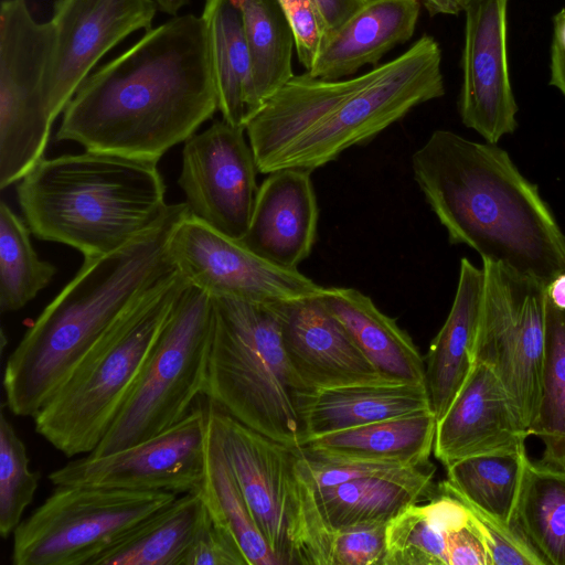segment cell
<instances>
[{
    "instance_id": "23",
    "label": "cell",
    "mask_w": 565,
    "mask_h": 565,
    "mask_svg": "<svg viewBox=\"0 0 565 565\" xmlns=\"http://www.w3.org/2000/svg\"><path fill=\"white\" fill-rule=\"evenodd\" d=\"M430 462L317 489L322 515L335 532L388 524L409 507L438 494Z\"/></svg>"
},
{
    "instance_id": "10",
    "label": "cell",
    "mask_w": 565,
    "mask_h": 565,
    "mask_svg": "<svg viewBox=\"0 0 565 565\" xmlns=\"http://www.w3.org/2000/svg\"><path fill=\"white\" fill-rule=\"evenodd\" d=\"M178 495L89 486H55L13 532V565H90L138 523Z\"/></svg>"
},
{
    "instance_id": "30",
    "label": "cell",
    "mask_w": 565,
    "mask_h": 565,
    "mask_svg": "<svg viewBox=\"0 0 565 565\" xmlns=\"http://www.w3.org/2000/svg\"><path fill=\"white\" fill-rule=\"evenodd\" d=\"M527 460L525 449L468 457L446 468L447 479L438 488L505 525H515Z\"/></svg>"
},
{
    "instance_id": "44",
    "label": "cell",
    "mask_w": 565,
    "mask_h": 565,
    "mask_svg": "<svg viewBox=\"0 0 565 565\" xmlns=\"http://www.w3.org/2000/svg\"><path fill=\"white\" fill-rule=\"evenodd\" d=\"M430 15L457 14L462 11L459 0H422Z\"/></svg>"
},
{
    "instance_id": "21",
    "label": "cell",
    "mask_w": 565,
    "mask_h": 565,
    "mask_svg": "<svg viewBox=\"0 0 565 565\" xmlns=\"http://www.w3.org/2000/svg\"><path fill=\"white\" fill-rule=\"evenodd\" d=\"M296 405L303 443L374 422L433 411L426 384L399 382L297 392Z\"/></svg>"
},
{
    "instance_id": "29",
    "label": "cell",
    "mask_w": 565,
    "mask_h": 565,
    "mask_svg": "<svg viewBox=\"0 0 565 565\" xmlns=\"http://www.w3.org/2000/svg\"><path fill=\"white\" fill-rule=\"evenodd\" d=\"M470 514L465 502L440 490L409 507L387 524L384 565H448V537Z\"/></svg>"
},
{
    "instance_id": "31",
    "label": "cell",
    "mask_w": 565,
    "mask_h": 565,
    "mask_svg": "<svg viewBox=\"0 0 565 565\" xmlns=\"http://www.w3.org/2000/svg\"><path fill=\"white\" fill-rule=\"evenodd\" d=\"M514 524L544 565H565V467L526 461Z\"/></svg>"
},
{
    "instance_id": "19",
    "label": "cell",
    "mask_w": 565,
    "mask_h": 565,
    "mask_svg": "<svg viewBox=\"0 0 565 565\" xmlns=\"http://www.w3.org/2000/svg\"><path fill=\"white\" fill-rule=\"evenodd\" d=\"M530 436L505 386L475 361L463 385L437 422L434 455L447 468L461 459L525 449Z\"/></svg>"
},
{
    "instance_id": "42",
    "label": "cell",
    "mask_w": 565,
    "mask_h": 565,
    "mask_svg": "<svg viewBox=\"0 0 565 565\" xmlns=\"http://www.w3.org/2000/svg\"><path fill=\"white\" fill-rule=\"evenodd\" d=\"M550 84L555 86L565 96V49L555 42L551 49V79Z\"/></svg>"
},
{
    "instance_id": "38",
    "label": "cell",
    "mask_w": 565,
    "mask_h": 565,
    "mask_svg": "<svg viewBox=\"0 0 565 565\" xmlns=\"http://www.w3.org/2000/svg\"><path fill=\"white\" fill-rule=\"evenodd\" d=\"M207 510V509H206ZM184 565H248L237 542L207 511Z\"/></svg>"
},
{
    "instance_id": "40",
    "label": "cell",
    "mask_w": 565,
    "mask_h": 565,
    "mask_svg": "<svg viewBox=\"0 0 565 565\" xmlns=\"http://www.w3.org/2000/svg\"><path fill=\"white\" fill-rule=\"evenodd\" d=\"M470 513L469 520L451 531L448 537V565H490L482 535L471 510Z\"/></svg>"
},
{
    "instance_id": "45",
    "label": "cell",
    "mask_w": 565,
    "mask_h": 565,
    "mask_svg": "<svg viewBox=\"0 0 565 565\" xmlns=\"http://www.w3.org/2000/svg\"><path fill=\"white\" fill-rule=\"evenodd\" d=\"M553 42L565 49V9L561 10L554 17V39Z\"/></svg>"
},
{
    "instance_id": "7",
    "label": "cell",
    "mask_w": 565,
    "mask_h": 565,
    "mask_svg": "<svg viewBox=\"0 0 565 565\" xmlns=\"http://www.w3.org/2000/svg\"><path fill=\"white\" fill-rule=\"evenodd\" d=\"M205 396L248 427L292 447L303 443L297 386L276 303L212 297Z\"/></svg>"
},
{
    "instance_id": "35",
    "label": "cell",
    "mask_w": 565,
    "mask_h": 565,
    "mask_svg": "<svg viewBox=\"0 0 565 565\" xmlns=\"http://www.w3.org/2000/svg\"><path fill=\"white\" fill-rule=\"evenodd\" d=\"M31 231L4 200L0 203V310L13 312L25 307L57 273L42 260L31 243Z\"/></svg>"
},
{
    "instance_id": "26",
    "label": "cell",
    "mask_w": 565,
    "mask_h": 565,
    "mask_svg": "<svg viewBox=\"0 0 565 565\" xmlns=\"http://www.w3.org/2000/svg\"><path fill=\"white\" fill-rule=\"evenodd\" d=\"M436 427L427 411L318 436L299 448L312 456L417 467L429 462Z\"/></svg>"
},
{
    "instance_id": "8",
    "label": "cell",
    "mask_w": 565,
    "mask_h": 565,
    "mask_svg": "<svg viewBox=\"0 0 565 565\" xmlns=\"http://www.w3.org/2000/svg\"><path fill=\"white\" fill-rule=\"evenodd\" d=\"M207 423L279 565H331L333 531L300 448L273 439L209 401Z\"/></svg>"
},
{
    "instance_id": "13",
    "label": "cell",
    "mask_w": 565,
    "mask_h": 565,
    "mask_svg": "<svg viewBox=\"0 0 565 565\" xmlns=\"http://www.w3.org/2000/svg\"><path fill=\"white\" fill-rule=\"evenodd\" d=\"M207 409L192 407L179 423L127 448L70 460L49 473L54 486L74 484L177 495L199 491L205 471Z\"/></svg>"
},
{
    "instance_id": "41",
    "label": "cell",
    "mask_w": 565,
    "mask_h": 565,
    "mask_svg": "<svg viewBox=\"0 0 565 565\" xmlns=\"http://www.w3.org/2000/svg\"><path fill=\"white\" fill-rule=\"evenodd\" d=\"M369 0H313L326 29V36L343 24Z\"/></svg>"
},
{
    "instance_id": "33",
    "label": "cell",
    "mask_w": 565,
    "mask_h": 565,
    "mask_svg": "<svg viewBox=\"0 0 565 565\" xmlns=\"http://www.w3.org/2000/svg\"><path fill=\"white\" fill-rule=\"evenodd\" d=\"M200 491L207 511L230 531L248 565H279L252 516L209 423L205 471Z\"/></svg>"
},
{
    "instance_id": "34",
    "label": "cell",
    "mask_w": 565,
    "mask_h": 565,
    "mask_svg": "<svg viewBox=\"0 0 565 565\" xmlns=\"http://www.w3.org/2000/svg\"><path fill=\"white\" fill-rule=\"evenodd\" d=\"M530 435L544 445L541 461L565 467V310L547 297L540 403Z\"/></svg>"
},
{
    "instance_id": "32",
    "label": "cell",
    "mask_w": 565,
    "mask_h": 565,
    "mask_svg": "<svg viewBox=\"0 0 565 565\" xmlns=\"http://www.w3.org/2000/svg\"><path fill=\"white\" fill-rule=\"evenodd\" d=\"M234 1L242 13L249 50L253 102L257 114L295 75V35L278 0Z\"/></svg>"
},
{
    "instance_id": "15",
    "label": "cell",
    "mask_w": 565,
    "mask_h": 565,
    "mask_svg": "<svg viewBox=\"0 0 565 565\" xmlns=\"http://www.w3.org/2000/svg\"><path fill=\"white\" fill-rule=\"evenodd\" d=\"M175 268L211 297L278 303L321 296L326 287L276 266L201 221L183 218L170 241Z\"/></svg>"
},
{
    "instance_id": "14",
    "label": "cell",
    "mask_w": 565,
    "mask_h": 565,
    "mask_svg": "<svg viewBox=\"0 0 565 565\" xmlns=\"http://www.w3.org/2000/svg\"><path fill=\"white\" fill-rule=\"evenodd\" d=\"M244 131L222 119L192 135L178 179L190 216L235 241L247 232L259 188Z\"/></svg>"
},
{
    "instance_id": "39",
    "label": "cell",
    "mask_w": 565,
    "mask_h": 565,
    "mask_svg": "<svg viewBox=\"0 0 565 565\" xmlns=\"http://www.w3.org/2000/svg\"><path fill=\"white\" fill-rule=\"evenodd\" d=\"M292 29L296 52L308 72L323 44L326 29L313 0H278Z\"/></svg>"
},
{
    "instance_id": "16",
    "label": "cell",
    "mask_w": 565,
    "mask_h": 565,
    "mask_svg": "<svg viewBox=\"0 0 565 565\" xmlns=\"http://www.w3.org/2000/svg\"><path fill=\"white\" fill-rule=\"evenodd\" d=\"M153 0H56L45 99L53 121L97 63L131 33L151 29Z\"/></svg>"
},
{
    "instance_id": "4",
    "label": "cell",
    "mask_w": 565,
    "mask_h": 565,
    "mask_svg": "<svg viewBox=\"0 0 565 565\" xmlns=\"http://www.w3.org/2000/svg\"><path fill=\"white\" fill-rule=\"evenodd\" d=\"M189 215L185 202L124 247L84 263L43 309L7 360L4 405L34 417L110 326L175 270L170 241Z\"/></svg>"
},
{
    "instance_id": "24",
    "label": "cell",
    "mask_w": 565,
    "mask_h": 565,
    "mask_svg": "<svg viewBox=\"0 0 565 565\" xmlns=\"http://www.w3.org/2000/svg\"><path fill=\"white\" fill-rule=\"evenodd\" d=\"M483 270L462 257L448 317L426 356L425 384L437 422L445 415L475 363Z\"/></svg>"
},
{
    "instance_id": "3",
    "label": "cell",
    "mask_w": 565,
    "mask_h": 565,
    "mask_svg": "<svg viewBox=\"0 0 565 565\" xmlns=\"http://www.w3.org/2000/svg\"><path fill=\"white\" fill-rule=\"evenodd\" d=\"M412 169L451 244L545 284L565 273L564 232L536 184L497 143L435 130L413 153Z\"/></svg>"
},
{
    "instance_id": "5",
    "label": "cell",
    "mask_w": 565,
    "mask_h": 565,
    "mask_svg": "<svg viewBox=\"0 0 565 565\" xmlns=\"http://www.w3.org/2000/svg\"><path fill=\"white\" fill-rule=\"evenodd\" d=\"M157 163L92 150L43 158L18 182L17 200L38 239L99 257L166 216L170 204Z\"/></svg>"
},
{
    "instance_id": "2",
    "label": "cell",
    "mask_w": 565,
    "mask_h": 565,
    "mask_svg": "<svg viewBox=\"0 0 565 565\" xmlns=\"http://www.w3.org/2000/svg\"><path fill=\"white\" fill-rule=\"evenodd\" d=\"M444 94L439 44L423 35L397 57L355 77L294 75L245 130L258 172H311Z\"/></svg>"
},
{
    "instance_id": "27",
    "label": "cell",
    "mask_w": 565,
    "mask_h": 565,
    "mask_svg": "<svg viewBox=\"0 0 565 565\" xmlns=\"http://www.w3.org/2000/svg\"><path fill=\"white\" fill-rule=\"evenodd\" d=\"M206 513L200 490L179 494L108 546L90 565H184Z\"/></svg>"
},
{
    "instance_id": "36",
    "label": "cell",
    "mask_w": 565,
    "mask_h": 565,
    "mask_svg": "<svg viewBox=\"0 0 565 565\" xmlns=\"http://www.w3.org/2000/svg\"><path fill=\"white\" fill-rule=\"evenodd\" d=\"M3 406L0 415V534L7 539L32 503L41 475L30 469L26 447Z\"/></svg>"
},
{
    "instance_id": "28",
    "label": "cell",
    "mask_w": 565,
    "mask_h": 565,
    "mask_svg": "<svg viewBox=\"0 0 565 565\" xmlns=\"http://www.w3.org/2000/svg\"><path fill=\"white\" fill-rule=\"evenodd\" d=\"M209 54L218 110L228 124L246 128L256 115L252 62L242 13L234 0H205Z\"/></svg>"
},
{
    "instance_id": "12",
    "label": "cell",
    "mask_w": 565,
    "mask_h": 565,
    "mask_svg": "<svg viewBox=\"0 0 565 565\" xmlns=\"http://www.w3.org/2000/svg\"><path fill=\"white\" fill-rule=\"evenodd\" d=\"M53 29L25 0L0 6V189L18 183L43 158L53 120L45 78Z\"/></svg>"
},
{
    "instance_id": "22",
    "label": "cell",
    "mask_w": 565,
    "mask_h": 565,
    "mask_svg": "<svg viewBox=\"0 0 565 565\" xmlns=\"http://www.w3.org/2000/svg\"><path fill=\"white\" fill-rule=\"evenodd\" d=\"M420 13L419 0H369L330 32L308 73L340 79L376 64L390 50L408 41Z\"/></svg>"
},
{
    "instance_id": "11",
    "label": "cell",
    "mask_w": 565,
    "mask_h": 565,
    "mask_svg": "<svg viewBox=\"0 0 565 565\" xmlns=\"http://www.w3.org/2000/svg\"><path fill=\"white\" fill-rule=\"evenodd\" d=\"M482 270L475 361L492 367L530 434L540 403L547 284L486 258Z\"/></svg>"
},
{
    "instance_id": "46",
    "label": "cell",
    "mask_w": 565,
    "mask_h": 565,
    "mask_svg": "<svg viewBox=\"0 0 565 565\" xmlns=\"http://www.w3.org/2000/svg\"><path fill=\"white\" fill-rule=\"evenodd\" d=\"M160 11L177 15L182 7L189 3L190 0H154Z\"/></svg>"
},
{
    "instance_id": "37",
    "label": "cell",
    "mask_w": 565,
    "mask_h": 565,
    "mask_svg": "<svg viewBox=\"0 0 565 565\" xmlns=\"http://www.w3.org/2000/svg\"><path fill=\"white\" fill-rule=\"evenodd\" d=\"M387 524L333 532L331 565H384Z\"/></svg>"
},
{
    "instance_id": "1",
    "label": "cell",
    "mask_w": 565,
    "mask_h": 565,
    "mask_svg": "<svg viewBox=\"0 0 565 565\" xmlns=\"http://www.w3.org/2000/svg\"><path fill=\"white\" fill-rule=\"evenodd\" d=\"M216 110L205 22L174 15L85 78L55 139L158 162Z\"/></svg>"
},
{
    "instance_id": "25",
    "label": "cell",
    "mask_w": 565,
    "mask_h": 565,
    "mask_svg": "<svg viewBox=\"0 0 565 565\" xmlns=\"http://www.w3.org/2000/svg\"><path fill=\"white\" fill-rule=\"evenodd\" d=\"M321 298L382 376L425 384V360L412 338L369 296L354 288L326 287Z\"/></svg>"
},
{
    "instance_id": "17",
    "label": "cell",
    "mask_w": 565,
    "mask_h": 565,
    "mask_svg": "<svg viewBox=\"0 0 565 565\" xmlns=\"http://www.w3.org/2000/svg\"><path fill=\"white\" fill-rule=\"evenodd\" d=\"M509 0H472L463 10L459 114L462 124L497 143L518 127L507 58Z\"/></svg>"
},
{
    "instance_id": "6",
    "label": "cell",
    "mask_w": 565,
    "mask_h": 565,
    "mask_svg": "<svg viewBox=\"0 0 565 565\" xmlns=\"http://www.w3.org/2000/svg\"><path fill=\"white\" fill-rule=\"evenodd\" d=\"M188 285L175 268L129 307L34 415L36 433L68 458L92 452L132 393Z\"/></svg>"
},
{
    "instance_id": "9",
    "label": "cell",
    "mask_w": 565,
    "mask_h": 565,
    "mask_svg": "<svg viewBox=\"0 0 565 565\" xmlns=\"http://www.w3.org/2000/svg\"><path fill=\"white\" fill-rule=\"evenodd\" d=\"M212 329V297L189 282L132 393L87 455L99 457L143 441L189 414L195 398L205 395Z\"/></svg>"
},
{
    "instance_id": "43",
    "label": "cell",
    "mask_w": 565,
    "mask_h": 565,
    "mask_svg": "<svg viewBox=\"0 0 565 565\" xmlns=\"http://www.w3.org/2000/svg\"><path fill=\"white\" fill-rule=\"evenodd\" d=\"M546 297L555 307L565 310V273L558 274L546 285Z\"/></svg>"
},
{
    "instance_id": "18",
    "label": "cell",
    "mask_w": 565,
    "mask_h": 565,
    "mask_svg": "<svg viewBox=\"0 0 565 565\" xmlns=\"http://www.w3.org/2000/svg\"><path fill=\"white\" fill-rule=\"evenodd\" d=\"M321 296L276 303L297 391L394 382L374 367Z\"/></svg>"
},
{
    "instance_id": "20",
    "label": "cell",
    "mask_w": 565,
    "mask_h": 565,
    "mask_svg": "<svg viewBox=\"0 0 565 565\" xmlns=\"http://www.w3.org/2000/svg\"><path fill=\"white\" fill-rule=\"evenodd\" d=\"M318 216L311 172L277 170L258 188L249 226L239 242L276 266L297 269L315 245Z\"/></svg>"
}]
</instances>
